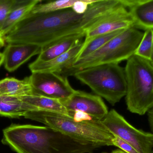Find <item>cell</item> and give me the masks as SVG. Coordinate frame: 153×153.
<instances>
[{
  "label": "cell",
  "mask_w": 153,
  "mask_h": 153,
  "mask_svg": "<svg viewBox=\"0 0 153 153\" xmlns=\"http://www.w3.org/2000/svg\"><path fill=\"white\" fill-rule=\"evenodd\" d=\"M121 4L120 0H96L83 14L72 8L48 13L30 12L4 37L8 44H32L42 49L62 39L86 34L88 30Z\"/></svg>",
  "instance_id": "1"
},
{
  "label": "cell",
  "mask_w": 153,
  "mask_h": 153,
  "mask_svg": "<svg viewBox=\"0 0 153 153\" xmlns=\"http://www.w3.org/2000/svg\"><path fill=\"white\" fill-rule=\"evenodd\" d=\"M3 134L2 143L17 153H90L101 147L46 126L12 124Z\"/></svg>",
  "instance_id": "2"
},
{
  "label": "cell",
  "mask_w": 153,
  "mask_h": 153,
  "mask_svg": "<svg viewBox=\"0 0 153 153\" xmlns=\"http://www.w3.org/2000/svg\"><path fill=\"white\" fill-rule=\"evenodd\" d=\"M26 119L37 121L66 135L95 144L101 147L113 146L115 135L106 129L100 121L85 115L75 113L74 116L44 110L31 111Z\"/></svg>",
  "instance_id": "3"
},
{
  "label": "cell",
  "mask_w": 153,
  "mask_h": 153,
  "mask_svg": "<svg viewBox=\"0 0 153 153\" xmlns=\"http://www.w3.org/2000/svg\"><path fill=\"white\" fill-rule=\"evenodd\" d=\"M143 34L134 27L126 29L94 53L76 60L60 75L67 77L73 76L76 72L85 68L104 64H119L127 61L134 55Z\"/></svg>",
  "instance_id": "4"
},
{
  "label": "cell",
  "mask_w": 153,
  "mask_h": 153,
  "mask_svg": "<svg viewBox=\"0 0 153 153\" xmlns=\"http://www.w3.org/2000/svg\"><path fill=\"white\" fill-rule=\"evenodd\" d=\"M125 71L128 110L145 115L153 106V65L149 60L134 55L127 60Z\"/></svg>",
  "instance_id": "5"
},
{
  "label": "cell",
  "mask_w": 153,
  "mask_h": 153,
  "mask_svg": "<svg viewBox=\"0 0 153 153\" xmlns=\"http://www.w3.org/2000/svg\"><path fill=\"white\" fill-rule=\"evenodd\" d=\"M73 76L112 106L126 94L125 68L119 64H104L85 68L76 72Z\"/></svg>",
  "instance_id": "6"
},
{
  "label": "cell",
  "mask_w": 153,
  "mask_h": 153,
  "mask_svg": "<svg viewBox=\"0 0 153 153\" xmlns=\"http://www.w3.org/2000/svg\"><path fill=\"white\" fill-rule=\"evenodd\" d=\"M110 132L130 145L139 153H152L153 134L138 129L115 110L108 111L100 121Z\"/></svg>",
  "instance_id": "7"
},
{
  "label": "cell",
  "mask_w": 153,
  "mask_h": 153,
  "mask_svg": "<svg viewBox=\"0 0 153 153\" xmlns=\"http://www.w3.org/2000/svg\"><path fill=\"white\" fill-rule=\"evenodd\" d=\"M34 95L55 99L62 102L70 98L76 90L67 77L51 72H32L29 76Z\"/></svg>",
  "instance_id": "8"
},
{
  "label": "cell",
  "mask_w": 153,
  "mask_h": 153,
  "mask_svg": "<svg viewBox=\"0 0 153 153\" xmlns=\"http://www.w3.org/2000/svg\"><path fill=\"white\" fill-rule=\"evenodd\" d=\"M61 102L71 113L78 112L97 121L102 120L108 113L101 97L82 91H75L70 98Z\"/></svg>",
  "instance_id": "9"
},
{
  "label": "cell",
  "mask_w": 153,
  "mask_h": 153,
  "mask_svg": "<svg viewBox=\"0 0 153 153\" xmlns=\"http://www.w3.org/2000/svg\"><path fill=\"white\" fill-rule=\"evenodd\" d=\"M121 1V4L111 12L88 30L83 42V45L96 36L134 27V21L128 9L123 0Z\"/></svg>",
  "instance_id": "10"
},
{
  "label": "cell",
  "mask_w": 153,
  "mask_h": 153,
  "mask_svg": "<svg viewBox=\"0 0 153 153\" xmlns=\"http://www.w3.org/2000/svg\"><path fill=\"white\" fill-rule=\"evenodd\" d=\"M41 49L32 44H8L3 53L4 68L10 72H14L31 57L39 54Z\"/></svg>",
  "instance_id": "11"
},
{
  "label": "cell",
  "mask_w": 153,
  "mask_h": 153,
  "mask_svg": "<svg viewBox=\"0 0 153 153\" xmlns=\"http://www.w3.org/2000/svg\"><path fill=\"white\" fill-rule=\"evenodd\" d=\"M83 42L78 44L63 54L47 62L35 60L30 64L29 68L34 72H51L60 74L63 71L71 67L76 60L83 46Z\"/></svg>",
  "instance_id": "12"
},
{
  "label": "cell",
  "mask_w": 153,
  "mask_h": 153,
  "mask_svg": "<svg viewBox=\"0 0 153 153\" xmlns=\"http://www.w3.org/2000/svg\"><path fill=\"white\" fill-rule=\"evenodd\" d=\"M139 30H153V0H123Z\"/></svg>",
  "instance_id": "13"
},
{
  "label": "cell",
  "mask_w": 153,
  "mask_h": 153,
  "mask_svg": "<svg viewBox=\"0 0 153 153\" xmlns=\"http://www.w3.org/2000/svg\"><path fill=\"white\" fill-rule=\"evenodd\" d=\"M40 110L23 101L20 97L0 94V116L10 118L25 117L29 112Z\"/></svg>",
  "instance_id": "14"
},
{
  "label": "cell",
  "mask_w": 153,
  "mask_h": 153,
  "mask_svg": "<svg viewBox=\"0 0 153 153\" xmlns=\"http://www.w3.org/2000/svg\"><path fill=\"white\" fill-rule=\"evenodd\" d=\"M85 34H77L62 39L44 49L36 60L39 62H47L66 53L73 47L82 42Z\"/></svg>",
  "instance_id": "15"
},
{
  "label": "cell",
  "mask_w": 153,
  "mask_h": 153,
  "mask_svg": "<svg viewBox=\"0 0 153 153\" xmlns=\"http://www.w3.org/2000/svg\"><path fill=\"white\" fill-rule=\"evenodd\" d=\"M40 2L39 0H18L16 5L10 12L0 28V33L2 36L4 37Z\"/></svg>",
  "instance_id": "16"
},
{
  "label": "cell",
  "mask_w": 153,
  "mask_h": 153,
  "mask_svg": "<svg viewBox=\"0 0 153 153\" xmlns=\"http://www.w3.org/2000/svg\"><path fill=\"white\" fill-rule=\"evenodd\" d=\"M0 94L22 97L34 95L28 77L22 80L7 77L0 81Z\"/></svg>",
  "instance_id": "17"
},
{
  "label": "cell",
  "mask_w": 153,
  "mask_h": 153,
  "mask_svg": "<svg viewBox=\"0 0 153 153\" xmlns=\"http://www.w3.org/2000/svg\"><path fill=\"white\" fill-rule=\"evenodd\" d=\"M23 101L36 107L40 110L65 114L71 116V114L60 101L38 95H30L20 97Z\"/></svg>",
  "instance_id": "18"
},
{
  "label": "cell",
  "mask_w": 153,
  "mask_h": 153,
  "mask_svg": "<svg viewBox=\"0 0 153 153\" xmlns=\"http://www.w3.org/2000/svg\"><path fill=\"white\" fill-rule=\"evenodd\" d=\"M125 30L126 29L120 30L110 33L96 36L88 41L86 44H83L82 47L77 55L75 61L84 58L94 53Z\"/></svg>",
  "instance_id": "19"
},
{
  "label": "cell",
  "mask_w": 153,
  "mask_h": 153,
  "mask_svg": "<svg viewBox=\"0 0 153 153\" xmlns=\"http://www.w3.org/2000/svg\"><path fill=\"white\" fill-rule=\"evenodd\" d=\"M77 0H60L45 4H38L31 12L34 13H48L71 8Z\"/></svg>",
  "instance_id": "20"
},
{
  "label": "cell",
  "mask_w": 153,
  "mask_h": 153,
  "mask_svg": "<svg viewBox=\"0 0 153 153\" xmlns=\"http://www.w3.org/2000/svg\"><path fill=\"white\" fill-rule=\"evenodd\" d=\"M153 45V30L145 31L143 38L134 55L150 61Z\"/></svg>",
  "instance_id": "21"
},
{
  "label": "cell",
  "mask_w": 153,
  "mask_h": 153,
  "mask_svg": "<svg viewBox=\"0 0 153 153\" xmlns=\"http://www.w3.org/2000/svg\"><path fill=\"white\" fill-rule=\"evenodd\" d=\"M18 0H0V28Z\"/></svg>",
  "instance_id": "22"
},
{
  "label": "cell",
  "mask_w": 153,
  "mask_h": 153,
  "mask_svg": "<svg viewBox=\"0 0 153 153\" xmlns=\"http://www.w3.org/2000/svg\"><path fill=\"white\" fill-rule=\"evenodd\" d=\"M96 0H77L72 9L78 14H83L88 10L89 5Z\"/></svg>",
  "instance_id": "23"
},
{
  "label": "cell",
  "mask_w": 153,
  "mask_h": 153,
  "mask_svg": "<svg viewBox=\"0 0 153 153\" xmlns=\"http://www.w3.org/2000/svg\"><path fill=\"white\" fill-rule=\"evenodd\" d=\"M113 146H116L119 149L127 153H139L137 152L130 145L123 141L118 137L115 136L112 141Z\"/></svg>",
  "instance_id": "24"
},
{
  "label": "cell",
  "mask_w": 153,
  "mask_h": 153,
  "mask_svg": "<svg viewBox=\"0 0 153 153\" xmlns=\"http://www.w3.org/2000/svg\"><path fill=\"white\" fill-rule=\"evenodd\" d=\"M147 113L150 129L153 134V107L148 110Z\"/></svg>",
  "instance_id": "25"
},
{
  "label": "cell",
  "mask_w": 153,
  "mask_h": 153,
  "mask_svg": "<svg viewBox=\"0 0 153 153\" xmlns=\"http://www.w3.org/2000/svg\"><path fill=\"white\" fill-rule=\"evenodd\" d=\"M5 41L4 40V37L2 36L0 33V49L5 45Z\"/></svg>",
  "instance_id": "26"
},
{
  "label": "cell",
  "mask_w": 153,
  "mask_h": 153,
  "mask_svg": "<svg viewBox=\"0 0 153 153\" xmlns=\"http://www.w3.org/2000/svg\"><path fill=\"white\" fill-rule=\"evenodd\" d=\"M4 62V55L3 53H0V66L2 64H3Z\"/></svg>",
  "instance_id": "27"
},
{
  "label": "cell",
  "mask_w": 153,
  "mask_h": 153,
  "mask_svg": "<svg viewBox=\"0 0 153 153\" xmlns=\"http://www.w3.org/2000/svg\"><path fill=\"white\" fill-rule=\"evenodd\" d=\"M111 153H127L124 152V151L120 150V149H117V150H114L112 151Z\"/></svg>",
  "instance_id": "28"
},
{
  "label": "cell",
  "mask_w": 153,
  "mask_h": 153,
  "mask_svg": "<svg viewBox=\"0 0 153 153\" xmlns=\"http://www.w3.org/2000/svg\"><path fill=\"white\" fill-rule=\"evenodd\" d=\"M150 62L152 63V64L153 65V45L152 49V54H151V57L150 59Z\"/></svg>",
  "instance_id": "29"
},
{
  "label": "cell",
  "mask_w": 153,
  "mask_h": 153,
  "mask_svg": "<svg viewBox=\"0 0 153 153\" xmlns=\"http://www.w3.org/2000/svg\"></svg>",
  "instance_id": "30"
},
{
  "label": "cell",
  "mask_w": 153,
  "mask_h": 153,
  "mask_svg": "<svg viewBox=\"0 0 153 153\" xmlns=\"http://www.w3.org/2000/svg\"></svg>",
  "instance_id": "31"
},
{
  "label": "cell",
  "mask_w": 153,
  "mask_h": 153,
  "mask_svg": "<svg viewBox=\"0 0 153 153\" xmlns=\"http://www.w3.org/2000/svg\"></svg>",
  "instance_id": "32"
}]
</instances>
